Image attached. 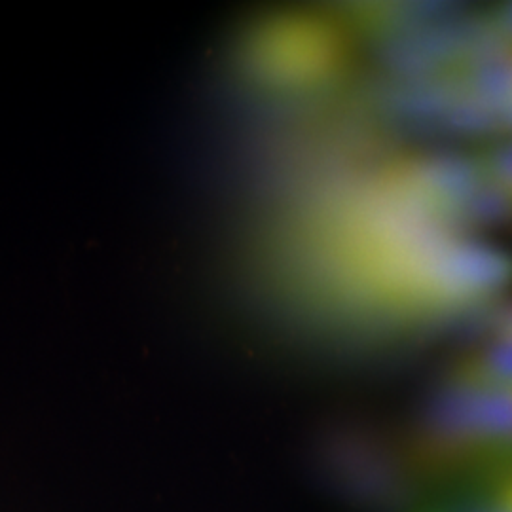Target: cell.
Returning a JSON list of instances; mask_svg holds the SVG:
<instances>
[{
    "label": "cell",
    "mask_w": 512,
    "mask_h": 512,
    "mask_svg": "<svg viewBox=\"0 0 512 512\" xmlns=\"http://www.w3.org/2000/svg\"><path fill=\"white\" fill-rule=\"evenodd\" d=\"M459 382L473 389L512 391V340L503 338L480 349L461 366Z\"/></svg>",
    "instance_id": "obj_1"
},
{
    "label": "cell",
    "mask_w": 512,
    "mask_h": 512,
    "mask_svg": "<svg viewBox=\"0 0 512 512\" xmlns=\"http://www.w3.org/2000/svg\"><path fill=\"white\" fill-rule=\"evenodd\" d=\"M501 334H503V338H511L512 340V311L505 317V321H503Z\"/></svg>",
    "instance_id": "obj_3"
},
{
    "label": "cell",
    "mask_w": 512,
    "mask_h": 512,
    "mask_svg": "<svg viewBox=\"0 0 512 512\" xmlns=\"http://www.w3.org/2000/svg\"><path fill=\"white\" fill-rule=\"evenodd\" d=\"M488 171L512 198V145L497 148L488 156Z\"/></svg>",
    "instance_id": "obj_2"
}]
</instances>
